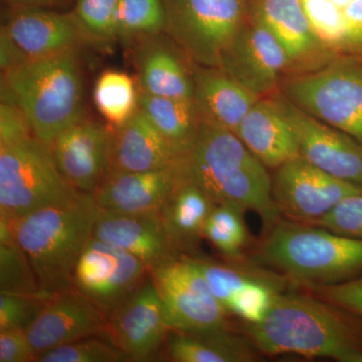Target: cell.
Returning a JSON list of instances; mask_svg holds the SVG:
<instances>
[{
  "mask_svg": "<svg viewBox=\"0 0 362 362\" xmlns=\"http://www.w3.org/2000/svg\"><path fill=\"white\" fill-rule=\"evenodd\" d=\"M239 329L263 356L362 362L361 319L310 293H278L261 322H242Z\"/></svg>",
  "mask_w": 362,
  "mask_h": 362,
  "instance_id": "obj_1",
  "label": "cell"
},
{
  "mask_svg": "<svg viewBox=\"0 0 362 362\" xmlns=\"http://www.w3.org/2000/svg\"><path fill=\"white\" fill-rule=\"evenodd\" d=\"M187 175L214 204L255 211L264 232L282 218L272 194L267 168L239 136L202 115L192 147L185 156Z\"/></svg>",
  "mask_w": 362,
  "mask_h": 362,
  "instance_id": "obj_2",
  "label": "cell"
},
{
  "mask_svg": "<svg viewBox=\"0 0 362 362\" xmlns=\"http://www.w3.org/2000/svg\"><path fill=\"white\" fill-rule=\"evenodd\" d=\"M249 258L293 288L337 284L362 275V239L282 218L264 232Z\"/></svg>",
  "mask_w": 362,
  "mask_h": 362,
  "instance_id": "obj_3",
  "label": "cell"
},
{
  "mask_svg": "<svg viewBox=\"0 0 362 362\" xmlns=\"http://www.w3.org/2000/svg\"><path fill=\"white\" fill-rule=\"evenodd\" d=\"M99 213L94 194L80 192L62 204L16 220L6 218L44 291L57 293L74 287V271L94 237Z\"/></svg>",
  "mask_w": 362,
  "mask_h": 362,
  "instance_id": "obj_4",
  "label": "cell"
},
{
  "mask_svg": "<svg viewBox=\"0 0 362 362\" xmlns=\"http://www.w3.org/2000/svg\"><path fill=\"white\" fill-rule=\"evenodd\" d=\"M2 94L20 107L40 141L83 120V78L75 49L33 59L4 71ZM4 100V99H2Z\"/></svg>",
  "mask_w": 362,
  "mask_h": 362,
  "instance_id": "obj_5",
  "label": "cell"
},
{
  "mask_svg": "<svg viewBox=\"0 0 362 362\" xmlns=\"http://www.w3.org/2000/svg\"><path fill=\"white\" fill-rule=\"evenodd\" d=\"M78 192L62 175L49 145L35 135L0 144V216L16 220Z\"/></svg>",
  "mask_w": 362,
  "mask_h": 362,
  "instance_id": "obj_6",
  "label": "cell"
},
{
  "mask_svg": "<svg viewBox=\"0 0 362 362\" xmlns=\"http://www.w3.org/2000/svg\"><path fill=\"white\" fill-rule=\"evenodd\" d=\"M286 98L362 143V58L342 54L283 85Z\"/></svg>",
  "mask_w": 362,
  "mask_h": 362,
  "instance_id": "obj_7",
  "label": "cell"
},
{
  "mask_svg": "<svg viewBox=\"0 0 362 362\" xmlns=\"http://www.w3.org/2000/svg\"><path fill=\"white\" fill-rule=\"evenodd\" d=\"M165 33L188 59L220 68L223 54L250 16L249 0H162Z\"/></svg>",
  "mask_w": 362,
  "mask_h": 362,
  "instance_id": "obj_8",
  "label": "cell"
},
{
  "mask_svg": "<svg viewBox=\"0 0 362 362\" xmlns=\"http://www.w3.org/2000/svg\"><path fill=\"white\" fill-rule=\"evenodd\" d=\"M160 294L171 330L232 327L230 312L214 296L188 255L149 272Z\"/></svg>",
  "mask_w": 362,
  "mask_h": 362,
  "instance_id": "obj_9",
  "label": "cell"
},
{
  "mask_svg": "<svg viewBox=\"0 0 362 362\" xmlns=\"http://www.w3.org/2000/svg\"><path fill=\"white\" fill-rule=\"evenodd\" d=\"M82 33L75 14L18 6L1 28V69L74 51Z\"/></svg>",
  "mask_w": 362,
  "mask_h": 362,
  "instance_id": "obj_10",
  "label": "cell"
},
{
  "mask_svg": "<svg viewBox=\"0 0 362 362\" xmlns=\"http://www.w3.org/2000/svg\"><path fill=\"white\" fill-rule=\"evenodd\" d=\"M147 274L130 252L93 237L74 271L73 286L108 318L141 287Z\"/></svg>",
  "mask_w": 362,
  "mask_h": 362,
  "instance_id": "obj_11",
  "label": "cell"
},
{
  "mask_svg": "<svg viewBox=\"0 0 362 362\" xmlns=\"http://www.w3.org/2000/svg\"><path fill=\"white\" fill-rule=\"evenodd\" d=\"M362 187L328 175L298 156L276 169L272 194L286 220L313 225Z\"/></svg>",
  "mask_w": 362,
  "mask_h": 362,
  "instance_id": "obj_12",
  "label": "cell"
},
{
  "mask_svg": "<svg viewBox=\"0 0 362 362\" xmlns=\"http://www.w3.org/2000/svg\"><path fill=\"white\" fill-rule=\"evenodd\" d=\"M270 99L291 125L300 156L328 175L362 187V143L302 110L283 94Z\"/></svg>",
  "mask_w": 362,
  "mask_h": 362,
  "instance_id": "obj_13",
  "label": "cell"
},
{
  "mask_svg": "<svg viewBox=\"0 0 362 362\" xmlns=\"http://www.w3.org/2000/svg\"><path fill=\"white\" fill-rule=\"evenodd\" d=\"M291 59L273 33L249 16L223 54L220 69L259 98L271 94Z\"/></svg>",
  "mask_w": 362,
  "mask_h": 362,
  "instance_id": "obj_14",
  "label": "cell"
},
{
  "mask_svg": "<svg viewBox=\"0 0 362 362\" xmlns=\"http://www.w3.org/2000/svg\"><path fill=\"white\" fill-rule=\"evenodd\" d=\"M107 319L108 338L128 361L153 358L171 330L166 322L160 294L151 276Z\"/></svg>",
  "mask_w": 362,
  "mask_h": 362,
  "instance_id": "obj_15",
  "label": "cell"
},
{
  "mask_svg": "<svg viewBox=\"0 0 362 362\" xmlns=\"http://www.w3.org/2000/svg\"><path fill=\"white\" fill-rule=\"evenodd\" d=\"M25 332L37 356L84 338H108V319L73 287L52 293Z\"/></svg>",
  "mask_w": 362,
  "mask_h": 362,
  "instance_id": "obj_16",
  "label": "cell"
},
{
  "mask_svg": "<svg viewBox=\"0 0 362 362\" xmlns=\"http://www.w3.org/2000/svg\"><path fill=\"white\" fill-rule=\"evenodd\" d=\"M113 128L86 121L74 124L49 145L64 177L78 192L94 194L109 168Z\"/></svg>",
  "mask_w": 362,
  "mask_h": 362,
  "instance_id": "obj_17",
  "label": "cell"
},
{
  "mask_svg": "<svg viewBox=\"0 0 362 362\" xmlns=\"http://www.w3.org/2000/svg\"><path fill=\"white\" fill-rule=\"evenodd\" d=\"M185 156L168 168L140 173H111L94 192L101 211L121 214H160L185 176Z\"/></svg>",
  "mask_w": 362,
  "mask_h": 362,
  "instance_id": "obj_18",
  "label": "cell"
},
{
  "mask_svg": "<svg viewBox=\"0 0 362 362\" xmlns=\"http://www.w3.org/2000/svg\"><path fill=\"white\" fill-rule=\"evenodd\" d=\"M94 237L130 252L149 272L182 256L160 214H121L100 209Z\"/></svg>",
  "mask_w": 362,
  "mask_h": 362,
  "instance_id": "obj_19",
  "label": "cell"
},
{
  "mask_svg": "<svg viewBox=\"0 0 362 362\" xmlns=\"http://www.w3.org/2000/svg\"><path fill=\"white\" fill-rule=\"evenodd\" d=\"M183 156L139 108L128 122L113 129L107 173L168 168L180 162Z\"/></svg>",
  "mask_w": 362,
  "mask_h": 362,
  "instance_id": "obj_20",
  "label": "cell"
},
{
  "mask_svg": "<svg viewBox=\"0 0 362 362\" xmlns=\"http://www.w3.org/2000/svg\"><path fill=\"white\" fill-rule=\"evenodd\" d=\"M249 4L250 16L273 33L293 66L315 63L333 54L314 35L301 0H250Z\"/></svg>",
  "mask_w": 362,
  "mask_h": 362,
  "instance_id": "obj_21",
  "label": "cell"
},
{
  "mask_svg": "<svg viewBox=\"0 0 362 362\" xmlns=\"http://www.w3.org/2000/svg\"><path fill=\"white\" fill-rule=\"evenodd\" d=\"M166 357L173 362H257L263 354L235 326L195 331H169Z\"/></svg>",
  "mask_w": 362,
  "mask_h": 362,
  "instance_id": "obj_22",
  "label": "cell"
},
{
  "mask_svg": "<svg viewBox=\"0 0 362 362\" xmlns=\"http://www.w3.org/2000/svg\"><path fill=\"white\" fill-rule=\"evenodd\" d=\"M160 35L136 40L134 62L141 93L173 99H194V75H190L177 52L159 37Z\"/></svg>",
  "mask_w": 362,
  "mask_h": 362,
  "instance_id": "obj_23",
  "label": "cell"
},
{
  "mask_svg": "<svg viewBox=\"0 0 362 362\" xmlns=\"http://www.w3.org/2000/svg\"><path fill=\"white\" fill-rule=\"evenodd\" d=\"M235 134L267 168L277 169L300 156L291 125L271 99L259 98Z\"/></svg>",
  "mask_w": 362,
  "mask_h": 362,
  "instance_id": "obj_24",
  "label": "cell"
},
{
  "mask_svg": "<svg viewBox=\"0 0 362 362\" xmlns=\"http://www.w3.org/2000/svg\"><path fill=\"white\" fill-rule=\"evenodd\" d=\"M194 99L202 115L237 133L240 124L259 99L220 68L194 71Z\"/></svg>",
  "mask_w": 362,
  "mask_h": 362,
  "instance_id": "obj_25",
  "label": "cell"
},
{
  "mask_svg": "<svg viewBox=\"0 0 362 362\" xmlns=\"http://www.w3.org/2000/svg\"><path fill=\"white\" fill-rule=\"evenodd\" d=\"M216 206L211 197L185 173L160 213L169 237L181 254H194Z\"/></svg>",
  "mask_w": 362,
  "mask_h": 362,
  "instance_id": "obj_26",
  "label": "cell"
},
{
  "mask_svg": "<svg viewBox=\"0 0 362 362\" xmlns=\"http://www.w3.org/2000/svg\"><path fill=\"white\" fill-rule=\"evenodd\" d=\"M188 256L201 271L214 296L226 308L233 295L251 282L269 283L283 291L293 288L291 283L282 275L258 265L250 258L240 261L226 259V262H218L197 254Z\"/></svg>",
  "mask_w": 362,
  "mask_h": 362,
  "instance_id": "obj_27",
  "label": "cell"
},
{
  "mask_svg": "<svg viewBox=\"0 0 362 362\" xmlns=\"http://www.w3.org/2000/svg\"><path fill=\"white\" fill-rule=\"evenodd\" d=\"M139 108L173 147L185 156L201 125L202 113L195 99H173L140 93Z\"/></svg>",
  "mask_w": 362,
  "mask_h": 362,
  "instance_id": "obj_28",
  "label": "cell"
},
{
  "mask_svg": "<svg viewBox=\"0 0 362 362\" xmlns=\"http://www.w3.org/2000/svg\"><path fill=\"white\" fill-rule=\"evenodd\" d=\"M139 93L134 80L120 71H106L93 90L94 103L113 129L128 122L139 109Z\"/></svg>",
  "mask_w": 362,
  "mask_h": 362,
  "instance_id": "obj_29",
  "label": "cell"
},
{
  "mask_svg": "<svg viewBox=\"0 0 362 362\" xmlns=\"http://www.w3.org/2000/svg\"><path fill=\"white\" fill-rule=\"evenodd\" d=\"M245 213L246 211L240 207L218 204L204 226V239L228 261L249 258L247 247L251 245L252 238L245 221Z\"/></svg>",
  "mask_w": 362,
  "mask_h": 362,
  "instance_id": "obj_30",
  "label": "cell"
},
{
  "mask_svg": "<svg viewBox=\"0 0 362 362\" xmlns=\"http://www.w3.org/2000/svg\"><path fill=\"white\" fill-rule=\"evenodd\" d=\"M166 16L162 0H118L115 40L131 42L165 32Z\"/></svg>",
  "mask_w": 362,
  "mask_h": 362,
  "instance_id": "obj_31",
  "label": "cell"
},
{
  "mask_svg": "<svg viewBox=\"0 0 362 362\" xmlns=\"http://www.w3.org/2000/svg\"><path fill=\"white\" fill-rule=\"evenodd\" d=\"M314 35L331 54H345L346 20L344 11L331 0H301Z\"/></svg>",
  "mask_w": 362,
  "mask_h": 362,
  "instance_id": "obj_32",
  "label": "cell"
},
{
  "mask_svg": "<svg viewBox=\"0 0 362 362\" xmlns=\"http://www.w3.org/2000/svg\"><path fill=\"white\" fill-rule=\"evenodd\" d=\"M0 262L1 292L28 295L45 293L40 288L28 257L16 240L0 244Z\"/></svg>",
  "mask_w": 362,
  "mask_h": 362,
  "instance_id": "obj_33",
  "label": "cell"
},
{
  "mask_svg": "<svg viewBox=\"0 0 362 362\" xmlns=\"http://www.w3.org/2000/svg\"><path fill=\"white\" fill-rule=\"evenodd\" d=\"M128 358L113 343L95 337L61 345L37 356L40 362H120Z\"/></svg>",
  "mask_w": 362,
  "mask_h": 362,
  "instance_id": "obj_34",
  "label": "cell"
},
{
  "mask_svg": "<svg viewBox=\"0 0 362 362\" xmlns=\"http://www.w3.org/2000/svg\"><path fill=\"white\" fill-rule=\"evenodd\" d=\"M280 292L284 291L269 283L251 282L233 295L226 309L242 322L257 324L265 318L276 295Z\"/></svg>",
  "mask_w": 362,
  "mask_h": 362,
  "instance_id": "obj_35",
  "label": "cell"
},
{
  "mask_svg": "<svg viewBox=\"0 0 362 362\" xmlns=\"http://www.w3.org/2000/svg\"><path fill=\"white\" fill-rule=\"evenodd\" d=\"M118 0H78L75 16L83 33L97 40H115Z\"/></svg>",
  "mask_w": 362,
  "mask_h": 362,
  "instance_id": "obj_36",
  "label": "cell"
},
{
  "mask_svg": "<svg viewBox=\"0 0 362 362\" xmlns=\"http://www.w3.org/2000/svg\"><path fill=\"white\" fill-rule=\"evenodd\" d=\"M52 293L42 294H14L1 292L0 295V331L26 329L42 310Z\"/></svg>",
  "mask_w": 362,
  "mask_h": 362,
  "instance_id": "obj_37",
  "label": "cell"
},
{
  "mask_svg": "<svg viewBox=\"0 0 362 362\" xmlns=\"http://www.w3.org/2000/svg\"><path fill=\"white\" fill-rule=\"evenodd\" d=\"M313 226H322L338 235L362 239V190L342 199Z\"/></svg>",
  "mask_w": 362,
  "mask_h": 362,
  "instance_id": "obj_38",
  "label": "cell"
},
{
  "mask_svg": "<svg viewBox=\"0 0 362 362\" xmlns=\"http://www.w3.org/2000/svg\"><path fill=\"white\" fill-rule=\"evenodd\" d=\"M319 299L339 307L362 321V275L337 284L305 288Z\"/></svg>",
  "mask_w": 362,
  "mask_h": 362,
  "instance_id": "obj_39",
  "label": "cell"
},
{
  "mask_svg": "<svg viewBox=\"0 0 362 362\" xmlns=\"http://www.w3.org/2000/svg\"><path fill=\"white\" fill-rule=\"evenodd\" d=\"M33 134L32 127L20 107L14 102L2 100L0 107V144L23 139Z\"/></svg>",
  "mask_w": 362,
  "mask_h": 362,
  "instance_id": "obj_40",
  "label": "cell"
},
{
  "mask_svg": "<svg viewBox=\"0 0 362 362\" xmlns=\"http://www.w3.org/2000/svg\"><path fill=\"white\" fill-rule=\"evenodd\" d=\"M37 361V354L25 329L0 331V362Z\"/></svg>",
  "mask_w": 362,
  "mask_h": 362,
  "instance_id": "obj_41",
  "label": "cell"
},
{
  "mask_svg": "<svg viewBox=\"0 0 362 362\" xmlns=\"http://www.w3.org/2000/svg\"><path fill=\"white\" fill-rule=\"evenodd\" d=\"M346 20L345 54L362 58V0H354L344 9Z\"/></svg>",
  "mask_w": 362,
  "mask_h": 362,
  "instance_id": "obj_42",
  "label": "cell"
},
{
  "mask_svg": "<svg viewBox=\"0 0 362 362\" xmlns=\"http://www.w3.org/2000/svg\"><path fill=\"white\" fill-rule=\"evenodd\" d=\"M13 4L18 6H32V7H52L59 4L61 0H11Z\"/></svg>",
  "mask_w": 362,
  "mask_h": 362,
  "instance_id": "obj_43",
  "label": "cell"
},
{
  "mask_svg": "<svg viewBox=\"0 0 362 362\" xmlns=\"http://www.w3.org/2000/svg\"><path fill=\"white\" fill-rule=\"evenodd\" d=\"M331 1H332L333 4H337L339 8L344 11V9L346 8V7L349 6L354 0H331Z\"/></svg>",
  "mask_w": 362,
  "mask_h": 362,
  "instance_id": "obj_44",
  "label": "cell"
}]
</instances>
